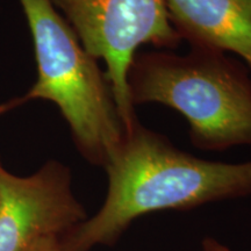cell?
Returning <instances> with one entry per match:
<instances>
[{"label":"cell","mask_w":251,"mask_h":251,"mask_svg":"<svg viewBox=\"0 0 251 251\" xmlns=\"http://www.w3.org/2000/svg\"><path fill=\"white\" fill-rule=\"evenodd\" d=\"M108 188L99 211L64 235L62 251L114 246L141 216L190 211L251 196V161H207L178 149L137 120L103 166Z\"/></svg>","instance_id":"1"},{"label":"cell","mask_w":251,"mask_h":251,"mask_svg":"<svg viewBox=\"0 0 251 251\" xmlns=\"http://www.w3.org/2000/svg\"><path fill=\"white\" fill-rule=\"evenodd\" d=\"M84 48L106 63L125 130L139 119L128 92V70L143 45L174 49L181 39L169 20L164 0H50Z\"/></svg>","instance_id":"4"},{"label":"cell","mask_w":251,"mask_h":251,"mask_svg":"<svg viewBox=\"0 0 251 251\" xmlns=\"http://www.w3.org/2000/svg\"><path fill=\"white\" fill-rule=\"evenodd\" d=\"M25 251H62V248L61 243H59V238L46 237L33 243Z\"/></svg>","instance_id":"7"},{"label":"cell","mask_w":251,"mask_h":251,"mask_svg":"<svg viewBox=\"0 0 251 251\" xmlns=\"http://www.w3.org/2000/svg\"><path fill=\"white\" fill-rule=\"evenodd\" d=\"M19 2L33 39L37 78L24 96L1 103L0 114L33 100L54 102L83 158L103 168L125 135L106 75L50 0Z\"/></svg>","instance_id":"3"},{"label":"cell","mask_w":251,"mask_h":251,"mask_svg":"<svg viewBox=\"0 0 251 251\" xmlns=\"http://www.w3.org/2000/svg\"><path fill=\"white\" fill-rule=\"evenodd\" d=\"M201 251H231L227 246L212 237H206L202 241Z\"/></svg>","instance_id":"8"},{"label":"cell","mask_w":251,"mask_h":251,"mask_svg":"<svg viewBox=\"0 0 251 251\" xmlns=\"http://www.w3.org/2000/svg\"><path fill=\"white\" fill-rule=\"evenodd\" d=\"M127 84L134 106L157 102L179 112L197 148L251 146V77L224 51L191 47L185 55L136 52Z\"/></svg>","instance_id":"2"},{"label":"cell","mask_w":251,"mask_h":251,"mask_svg":"<svg viewBox=\"0 0 251 251\" xmlns=\"http://www.w3.org/2000/svg\"><path fill=\"white\" fill-rule=\"evenodd\" d=\"M86 218L67 165L49 161L21 177L0 161V251H25L46 237L61 240Z\"/></svg>","instance_id":"5"},{"label":"cell","mask_w":251,"mask_h":251,"mask_svg":"<svg viewBox=\"0 0 251 251\" xmlns=\"http://www.w3.org/2000/svg\"><path fill=\"white\" fill-rule=\"evenodd\" d=\"M169 20L191 47L235 52L251 67V0H164Z\"/></svg>","instance_id":"6"},{"label":"cell","mask_w":251,"mask_h":251,"mask_svg":"<svg viewBox=\"0 0 251 251\" xmlns=\"http://www.w3.org/2000/svg\"><path fill=\"white\" fill-rule=\"evenodd\" d=\"M0 115H1V114H0Z\"/></svg>","instance_id":"9"}]
</instances>
